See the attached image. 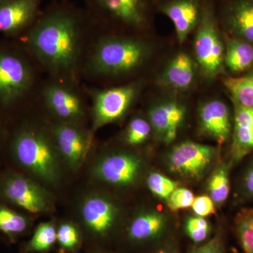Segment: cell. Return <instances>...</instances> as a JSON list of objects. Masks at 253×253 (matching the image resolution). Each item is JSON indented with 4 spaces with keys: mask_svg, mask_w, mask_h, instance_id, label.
Masks as SVG:
<instances>
[{
    "mask_svg": "<svg viewBox=\"0 0 253 253\" xmlns=\"http://www.w3.org/2000/svg\"><path fill=\"white\" fill-rule=\"evenodd\" d=\"M28 45L51 72L73 76L81 54V27L71 11L58 9L43 16L30 32Z\"/></svg>",
    "mask_w": 253,
    "mask_h": 253,
    "instance_id": "6da1fadb",
    "label": "cell"
},
{
    "mask_svg": "<svg viewBox=\"0 0 253 253\" xmlns=\"http://www.w3.org/2000/svg\"><path fill=\"white\" fill-rule=\"evenodd\" d=\"M15 160L25 170L50 185L61 179V157L53 139L40 128L26 126L18 131L12 143Z\"/></svg>",
    "mask_w": 253,
    "mask_h": 253,
    "instance_id": "7a4b0ae2",
    "label": "cell"
},
{
    "mask_svg": "<svg viewBox=\"0 0 253 253\" xmlns=\"http://www.w3.org/2000/svg\"><path fill=\"white\" fill-rule=\"evenodd\" d=\"M149 49L142 42L111 37L95 46L89 61L91 72L99 76H118L134 71L147 58Z\"/></svg>",
    "mask_w": 253,
    "mask_h": 253,
    "instance_id": "3957f363",
    "label": "cell"
},
{
    "mask_svg": "<svg viewBox=\"0 0 253 253\" xmlns=\"http://www.w3.org/2000/svg\"><path fill=\"white\" fill-rule=\"evenodd\" d=\"M194 49L200 67L206 77L214 78L222 71L225 47L219 36V21L215 9L208 0H204Z\"/></svg>",
    "mask_w": 253,
    "mask_h": 253,
    "instance_id": "277c9868",
    "label": "cell"
},
{
    "mask_svg": "<svg viewBox=\"0 0 253 253\" xmlns=\"http://www.w3.org/2000/svg\"><path fill=\"white\" fill-rule=\"evenodd\" d=\"M0 196L10 204L33 214L49 212L51 195L36 181L19 173H6L0 180Z\"/></svg>",
    "mask_w": 253,
    "mask_h": 253,
    "instance_id": "5b68a950",
    "label": "cell"
},
{
    "mask_svg": "<svg viewBox=\"0 0 253 253\" xmlns=\"http://www.w3.org/2000/svg\"><path fill=\"white\" fill-rule=\"evenodd\" d=\"M139 86L127 84L94 93L92 106V133L124 116L135 100Z\"/></svg>",
    "mask_w": 253,
    "mask_h": 253,
    "instance_id": "8992f818",
    "label": "cell"
},
{
    "mask_svg": "<svg viewBox=\"0 0 253 253\" xmlns=\"http://www.w3.org/2000/svg\"><path fill=\"white\" fill-rule=\"evenodd\" d=\"M28 63L12 53L0 52V102L9 105L21 99L32 84Z\"/></svg>",
    "mask_w": 253,
    "mask_h": 253,
    "instance_id": "52a82bcc",
    "label": "cell"
},
{
    "mask_svg": "<svg viewBox=\"0 0 253 253\" xmlns=\"http://www.w3.org/2000/svg\"><path fill=\"white\" fill-rule=\"evenodd\" d=\"M51 136L65 162L72 169H79L90 149L92 135L77 124L60 122L52 128Z\"/></svg>",
    "mask_w": 253,
    "mask_h": 253,
    "instance_id": "ba28073f",
    "label": "cell"
},
{
    "mask_svg": "<svg viewBox=\"0 0 253 253\" xmlns=\"http://www.w3.org/2000/svg\"><path fill=\"white\" fill-rule=\"evenodd\" d=\"M80 212L86 231L94 239H103L109 235L118 216L117 208L112 201L96 194L84 198Z\"/></svg>",
    "mask_w": 253,
    "mask_h": 253,
    "instance_id": "9c48e42d",
    "label": "cell"
},
{
    "mask_svg": "<svg viewBox=\"0 0 253 253\" xmlns=\"http://www.w3.org/2000/svg\"><path fill=\"white\" fill-rule=\"evenodd\" d=\"M141 161L126 153L109 155L94 165L92 174L96 179L116 186H127L135 181L140 172Z\"/></svg>",
    "mask_w": 253,
    "mask_h": 253,
    "instance_id": "30bf717a",
    "label": "cell"
},
{
    "mask_svg": "<svg viewBox=\"0 0 253 253\" xmlns=\"http://www.w3.org/2000/svg\"><path fill=\"white\" fill-rule=\"evenodd\" d=\"M214 149L207 145L182 143L176 146L169 155V166L173 172L196 178L202 175L212 162Z\"/></svg>",
    "mask_w": 253,
    "mask_h": 253,
    "instance_id": "8fae6325",
    "label": "cell"
},
{
    "mask_svg": "<svg viewBox=\"0 0 253 253\" xmlns=\"http://www.w3.org/2000/svg\"><path fill=\"white\" fill-rule=\"evenodd\" d=\"M220 21L227 36L253 45V0H223Z\"/></svg>",
    "mask_w": 253,
    "mask_h": 253,
    "instance_id": "7c38bea8",
    "label": "cell"
},
{
    "mask_svg": "<svg viewBox=\"0 0 253 253\" xmlns=\"http://www.w3.org/2000/svg\"><path fill=\"white\" fill-rule=\"evenodd\" d=\"M204 0H166L158 4V9L174 25L179 44L199 26Z\"/></svg>",
    "mask_w": 253,
    "mask_h": 253,
    "instance_id": "4fadbf2b",
    "label": "cell"
},
{
    "mask_svg": "<svg viewBox=\"0 0 253 253\" xmlns=\"http://www.w3.org/2000/svg\"><path fill=\"white\" fill-rule=\"evenodd\" d=\"M43 96L50 112L61 122L78 125L84 118L83 101L67 86L57 83L49 84L44 89Z\"/></svg>",
    "mask_w": 253,
    "mask_h": 253,
    "instance_id": "5bb4252c",
    "label": "cell"
},
{
    "mask_svg": "<svg viewBox=\"0 0 253 253\" xmlns=\"http://www.w3.org/2000/svg\"><path fill=\"white\" fill-rule=\"evenodd\" d=\"M40 0H0V33L12 34L34 21Z\"/></svg>",
    "mask_w": 253,
    "mask_h": 253,
    "instance_id": "9a60e30c",
    "label": "cell"
},
{
    "mask_svg": "<svg viewBox=\"0 0 253 253\" xmlns=\"http://www.w3.org/2000/svg\"><path fill=\"white\" fill-rule=\"evenodd\" d=\"M100 9L125 26L144 27L148 22V0H94Z\"/></svg>",
    "mask_w": 253,
    "mask_h": 253,
    "instance_id": "2e32d148",
    "label": "cell"
},
{
    "mask_svg": "<svg viewBox=\"0 0 253 253\" xmlns=\"http://www.w3.org/2000/svg\"><path fill=\"white\" fill-rule=\"evenodd\" d=\"M200 123L203 131L221 145L230 137V113L227 106L219 100H213L201 106L199 111Z\"/></svg>",
    "mask_w": 253,
    "mask_h": 253,
    "instance_id": "e0dca14e",
    "label": "cell"
},
{
    "mask_svg": "<svg viewBox=\"0 0 253 253\" xmlns=\"http://www.w3.org/2000/svg\"><path fill=\"white\" fill-rule=\"evenodd\" d=\"M231 163L236 164L253 151V109L234 104Z\"/></svg>",
    "mask_w": 253,
    "mask_h": 253,
    "instance_id": "ac0fdd59",
    "label": "cell"
},
{
    "mask_svg": "<svg viewBox=\"0 0 253 253\" xmlns=\"http://www.w3.org/2000/svg\"><path fill=\"white\" fill-rule=\"evenodd\" d=\"M185 114L184 106L178 103H163L156 105L149 111L150 124L163 140L170 144L176 139L178 129Z\"/></svg>",
    "mask_w": 253,
    "mask_h": 253,
    "instance_id": "d6986e66",
    "label": "cell"
},
{
    "mask_svg": "<svg viewBox=\"0 0 253 253\" xmlns=\"http://www.w3.org/2000/svg\"><path fill=\"white\" fill-rule=\"evenodd\" d=\"M224 65L233 74L240 75L253 69V45L225 35Z\"/></svg>",
    "mask_w": 253,
    "mask_h": 253,
    "instance_id": "ffe728a7",
    "label": "cell"
},
{
    "mask_svg": "<svg viewBox=\"0 0 253 253\" xmlns=\"http://www.w3.org/2000/svg\"><path fill=\"white\" fill-rule=\"evenodd\" d=\"M194 78V66L187 54L181 53L169 63L163 80L168 85L178 89H186L192 84Z\"/></svg>",
    "mask_w": 253,
    "mask_h": 253,
    "instance_id": "44dd1931",
    "label": "cell"
},
{
    "mask_svg": "<svg viewBox=\"0 0 253 253\" xmlns=\"http://www.w3.org/2000/svg\"><path fill=\"white\" fill-rule=\"evenodd\" d=\"M165 224L164 217L158 213H145L131 221L128 229V236L134 242L149 241L162 232Z\"/></svg>",
    "mask_w": 253,
    "mask_h": 253,
    "instance_id": "7402d4cb",
    "label": "cell"
},
{
    "mask_svg": "<svg viewBox=\"0 0 253 253\" xmlns=\"http://www.w3.org/2000/svg\"><path fill=\"white\" fill-rule=\"evenodd\" d=\"M224 84L234 104L253 109V69L241 76L226 78Z\"/></svg>",
    "mask_w": 253,
    "mask_h": 253,
    "instance_id": "603a6c76",
    "label": "cell"
},
{
    "mask_svg": "<svg viewBox=\"0 0 253 253\" xmlns=\"http://www.w3.org/2000/svg\"><path fill=\"white\" fill-rule=\"evenodd\" d=\"M31 221L27 216L0 205V234L16 241L31 229Z\"/></svg>",
    "mask_w": 253,
    "mask_h": 253,
    "instance_id": "cb8c5ba5",
    "label": "cell"
},
{
    "mask_svg": "<svg viewBox=\"0 0 253 253\" xmlns=\"http://www.w3.org/2000/svg\"><path fill=\"white\" fill-rule=\"evenodd\" d=\"M57 227L52 221L42 222L23 246L22 253H46L56 243Z\"/></svg>",
    "mask_w": 253,
    "mask_h": 253,
    "instance_id": "d4e9b609",
    "label": "cell"
},
{
    "mask_svg": "<svg viewBox=\"0 0 253 253\" xmlns=\"http://www.w3.org/2000/svg\"><path fill=\"white\" fill-rule=\"evenodd\" d=\"M236 238L244 253H253V208H244L234 219Z\"/></svg>",
    "mask_w": 253,
    "mask_h": 253,
    "instance_id": "484cf974",
    "label": "cell"
},
{
    "mask_svg": "<svg viewBox=\"0 0 253 253\" xmlns=\"http://www.w3.org/2000/svg\"><path fill=\"white\" fill-rule=\"evenodd\" d=\"M209 192L213 202L217 206L225 202L230 192L229 166L221 165L213 173L209 181Z\"/></svg>",
    "mask_w": 253,
    "mask_h": 253,
    "instance_id": "4316f807",
    "label": "cell"
},
{
    "mask_svg": "<svg viewBox=\"0 0 253 253\" xmlns=\"http://www.w3.org/2000/svg\"><path fill=\"white\" fill-rule=\"evenodd\" d=\"M56 243L65 252H78L82 244L81 233L78 226L69 221L60 224L56 232Z\"/></svg>",
    "mask_w": 253,
    "mask_h": 253,
    "instance_id": "83f0119b",
    "label": "cell"
},
{
    "mask_svg": "<svg viewBox=\"0 0 253 253\" xmlns=\"http://www.w3.org/2000/svg\"><path fill=\"white\" fill-rule=\"evenodd\" d=\"M147 185L153 194L163 199H168L177 189L175 181L158 172H152L147 178Z\"/></svg>",
    "mask_w": 253,
    "mask_h": 253,
    "instance_id": "f1b7e54d",
    "label": "cell"
},
{
    "mask_svg": "<svg viewBox=\"0 0 253 253\" xmlns=\"http://www.w3.org/2000/svg\"><path fill=\"white\" fill-rule=\"evenodd\" d=\"M151 131V126L149 122L141 118H134L126 128V143L133 146L142 144L149 137Z\"/></svg>",
    "mask_w": 253,
    "mask_h": 253,
    "instance_id": "f546056e",
    "label": "cell"
},
{
    "mask_svg": "<svg viewBox=\"0 0 253 253\" xmlns=\"http://www.w3.org/2000/svg\"><path fill=\"white\" fill-rule=\"evenodd\" d=\"M211 228L209 223L204 217H191L186 223V232L190 239L195 243L203 242L209 235Z\"/></svg>",
    "mask_w": 253,
    "mask_h": 253,
    "instance_id": "4dcf8cb0",
    "label": "cell"
},
{
    "mask_svg": "<svg viewBox=\"0 0 253 253\" xmlns=\"http://www.w3.org/2000/svg\"><path fill=\"white\" fill-rule=\"evenodd\" d=\"M194 195L189 189H176L168 199V206L172 211L191 207L194 201Z\"/></svg>",
    "mask_w": 253,
    "mask_h": 253,
    "instance_id": "1f68e13d",
    "label": "cell"
},
{
    "mask_svg": "<svg viewBox=\"0 0 253 253\" xmlns=\"http://www.w3.org/2000/svg\"><path fill=\"white\" fill-rule=\"evenodd\" d=\"M191 208L196 216L199 217H207L215 212L214 202L208 196H200L195 198Z\"/></svg>",
    "mask_w": 253,
    "mask_h": 253,
    "instance_id": "d6a6232c",
    "label": "cell"
},
{
    "mask_svg": "<svg viewBox=\"0 0 253 253\" xmlns=\"http://www.w3.org/2000/svg\"><path fill=\"white\" fill-rule=\"evenodd\" d=\"M192 253H224V244L221 236H216Z\"/></svg>",
    "mask_w": 253,
    "mask_h": 253,
    "instance_id": "836d02e7",
    "label": "cell"
},
{
    "mask_svg": "<svg viewBox=\"0 0 253 253\" xmlns=\"http://www.w3.org/2000/svg\"><path fill=\"white\" fill-rule=\"evenodd\" d=\"M243 186L246 194L249 197L253 198V161L245 174Z\"/></svg>",
    "mask_w": 253,
    "mask_h": 253,
    "instance_id": "e575fe53",
    "label": "cell"
},
{
    "mask_svg": "<svg viewBox=\"0 0 253 253\" xmlns=\"http://www.w3.org/2000/svg\"><path fill=\"white\" fill-rule=\"evenodd\" d=\"M156 253H174L172 251H169V250H161V251H158Z\"/></svg>",
    "mask_w": 253,
    "mask_h": 253,
    "instance_id": "d590c367",
    "label": "cell"
},
{
    "mask_svg": "<svg viewBox=\"0 0 253 253\" xmlns=\"http://www.w3.org/2000/svg\"><path fill=\"white\" fill-rule=\"evenodd\" d=\"M157 1H159L158 4H160V3L163 2V1H166V0H157Z\"/></svg>",
    "mask_w": 253,
    "mask_h": 253,
    "instance_id": "8d00e7d4",
    "label": "cell"
},
{
    "mask_svg": "<svg viewBox=\"0 0 253 253\" xmlns=\"http://www.w3.org/2000/svg\"></svg>",
    "mask_w": 253,
    "mask_h": 253,
    "instance_id": "74e56055",
    "label": "cell"
}]
</instances>
